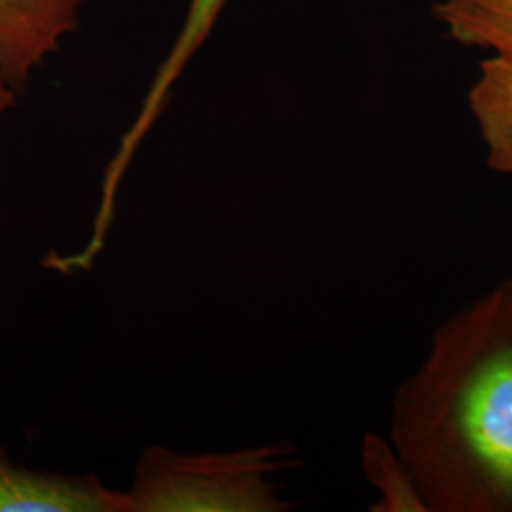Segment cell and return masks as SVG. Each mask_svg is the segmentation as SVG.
<instances>
[{
    "label": "cell",
    "mask_w": 512,
    "mask_h": 512,
    "mask_svg": "<svg viewBox=\"0 0 512 512\" xmlns=\"http://www.w3.org/2000/svg\"><path fill=\"white\" fill-rule=\"evenodd\" d=\"M84 0H0V73L16 92L76 29Z\"/></svg>",
    "instance_id": "obj_3"
},
{
    "label": "cell",
    "mask_w": 512,
    "mask_h": 512,
    "mask_svg": "<svg viewBox=\"0 0 512 512\" xmlns=\"http://www.w3.org/2000/svg\"><path fill=\"white\" fill-rule=\"evenodd\" d=\"M361 467L366 480L380 494L370 511L429 512L414 476L391 440L366 433L361 446Z\"/></svg>",
    "instance_id": "obj_8"
},
{
    "label": "cell",
    "mask_w": 512,
    "mask_h": 512,
    "mask_svg": "<svg viewBox=\"0 0 512 512\" xmlns=\"http://www.w3.org/2000/svg\"><path fill=\"white\" fill-rule=\"evenodd\" d=\"M14 105V90L6 82L4 74L0 73V116Z\"/></svg>",
    "instance_id": "obj_9"
},
{
    "label": "cell",
    "mask_w": 512,
    "mask_h": 512,
    "mask_svg": "<svg viewBox=\"0 0 512 512\" xmlns=\"http://www.w3.org/2000/svg\"><path fill=\"white\" fill-rule=\"evenodd\" d=\"M224 2L226 0H192L190 2L183 29L175 40L171 52L165 57L164 65L160 67V71L154 78V84H152L147 101L143 105L141 116L137 118L135 126L131 128L128 137L124 139L118 156L114 158V162L110 165L109 186H114L116 181L120 179V175H122L124 167L128 165L133 150L137 147V143L147 133L150 124L154 122V118L160 114L169 88L179 78V74L183 71L184 65L188 63V59L196 54V50L202 46L203 40L209 37L211 27L219 18Z\"/></svg>",
    "instance_id": "obj_5"
},
{
    "label": "cell",
    "mask_w": 512,
    "mask_h": 512,
    "mask_svg": "<svg viewBox=\"0 0 512 512\" xmlns=\"http://www.w3.org/2000/svg\"><path fill=\"white\" fill-rule=\"evenodd\" d=\"M429 512H512V279L446 317L391 406Z\"/></svg>",
    "instance_id": "obj_1"
},
{
    "label": "cell",
    "mask_w": 512,
    "mask_h": 512,
    "mask_svg": "<svg viewBox=\"0 0 512 512\" xmlns=\"http://www.w3.org/2000/svg\"><path fill=\"white\" fill-rule=\"evenodd\" d=\"M469 105L488 148V165L512 177V52H497L480 63Z\"/></svg>",
    "instance_id": "obj_6"
},
{
    "label": "cell",
    "mask_w": 512,
    "mask_h": 512,
    "mask_svg": "<svg viewBox=\"0 0 512 512\" xmlns=\"http://www.w3.org/2000/svg\"><path fill=\"white\" fill-rule=\"evenodd\" d=\"M293 448L266 444L232 454L181 456L150 446L128 495L133 512H283L270 475L291 461Z\"/></svg>",
    "instance_id": "obj_2"
},
{
    "label": "cell",
    "mask_w": 512,
    "mask_h": 512,
    "mask_svg": "<svg viewBox=\"0 0 512 512\" xmlns=\"http://www.w3.org/2000/svg\"><path fill=\"white\" fill-rule=\"evenodd\" d=\"M433 16L463 46L512 52V0H440Z\"/></svg>",
    "instance_id": "obj_7"
},
{
    "label": "cell",
    "mask_w": 512,
    "mask_h": 512,
    "mask_svg": "<svg viewBox=\"0 0 512 512\" xmlns=\"http://www.w3.org/2000/svg\"><path fill=\"white\" fill-rule=\"evenodd\" d=\"M0 512H133L128 492L95 475L40 473L18 465L0 448Z\"/></svg>",
    "instance_id": "obj_4"
}]
</instances>
